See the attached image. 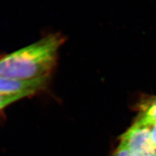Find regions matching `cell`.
Masks as SVG:
<instances>
[{
	"instance_id": "obj_1",
	"label": "cell",
	"mask_w": 156,
	"mask_h": 156,
	"mask_svg": "<svg viewBox=\"0 0 156 156\" xmlns=\"http://www.w3.org/2000/svg\"><path fill=\"white\" fill-rule=\"evenodd\" d=\"M63 42L62 36L51 34L5 55L0 58V77L22 80H49Z\"/></svg>"
},
{
	"instance_id": "obj_2",
	"label": "cell",
	"mask_w": 156,
	"mask_h": 156,
	"mask_svg": "<svg viewBox=\"0 0 156 156\" xmlns=\"http://www.w3.org/2000/svg\"><path fill=\"white\" fill-rule=\"evenodd\" d=\"M120 145L136 156H156V147L151 139L150 126L135 121L120 136Z\"/></svg>"
},
{
	"instance_id": "obj_3",
	"label": "cell",
	"mask_w": 156,
	"mask_h": 156,
	"mask_svg": "<svg viewBox=\"0 0 156 156\" xmlns=\"http://www.w3.org/2000/svg\"><path fill=\"white\" fill-rule=\"evenodd\" d=\"M49 80H22L0 77V93L27 97L46 89Z\"/></svg>"
},
{
	"instance_id": "obj_4",
	"label": "cell",
	"mask_w": 156,
	"mask_h": 156,
	"mask_svg": "<svg viewBox=\"0 0 156 156\" xmlns=\"http://www.w3.org/2000/svg\"><path fill=\"white\" fill-rule=\"evenodd\" d=\"M135 122L150 127L156 122V96L150 98L140 104Z\"/></svg>"
},
{
	"instance_id": "obj_5",
	"label": "cell",
	"mask_w": 156,
	"mask_h": 156,
	"mask_svg": "<svg viewBox=\"0 0 156 156\" xmlns=\"http://www.w3.org/2000/svg\"><path fill=\"white\" fill-rule=\"evenodd\" d=\"M27 96L24 95L7 94L0 93V111L5 108L7 106L11 105L14 102L22 100Z\"/></svg>"
},
{
	"instance_id": "obj_6",
	"label": "cell",
	"mask_w": 156,
	"mask_h": 156,
	"mask_svg": "<svg viewBox=\"0 0 156 156\" xmlns=\"http://www.w3.org/2000/svg\"><path fill=\"white\" fill-rule=\"evenodd\" d=\"M111 156H136L129 150L126 148L124 146L119 144V147L116 148L114 153Z\"/></svg>"
},
{
	"instance_id": "obj_7",
	"label": "cell",
	"mask_w": 156,
	"mask_h": 156,
	"mask_svg": "<svg viewBox=\"0 0 156 156\" xmlns=\"http://www.w3.org/2000/svg\"><path fill=\"white\" fill-rule=\"evenodd\" d=\"M150 134L152 143L156 147V122L150 127Z\"/></svg>"
}]
</instances>
